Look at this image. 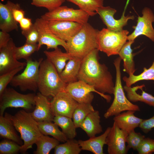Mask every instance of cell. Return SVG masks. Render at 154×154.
<instances>
[{"label": "cell", "instance_id": "cell-1", "mask_svg": "<svg viewBox=\"0 0 154 154\" xmlns=\"http://www.w3.org/2000/svg\"><path fill=\"white\" fill-rule=\"evenodd\" d=\"M99 51L95 49L83 58L78 79L101 93L113 94L115 84L112 76L106 65L100 62Z\"/></svg>", "mask_w": 154, "mask_h": 154}, {"label": "cell", "instance_id": "cell-2", "mask_svg": "<svg viewBox=\"0 0 154 154\" xmlns=\"http://www.w3.org/2000/svg\"><path fill=\"white\" fill-rule=\"evenodd\" d=\"M11 118L23 141L20 151L24 153L32 148L33 145L43 134L39 129L38 122L33 118L31 113L24 110H20L14 115H11Z\"/></svg>", "mask_w": 154, "mask_h": 154}, {"label": "cell", "instance_id": "cell-3", "mask_svg": "<svg viewBox=\"0 0 154 154\" xmlns=\"http://www.w3.org/2000/svg\"><path fill=\"white\" fill-rule=\"evenodd\" d=\"M98 31L88 23L83 25L80 31L66 42L67 52L82 59L92 50L97 49Z\"/></svg>", "mask_w": 154, "mask_h": 154}, {"label": "cell", "instance_id": "cell-4", "mask_svg": "<svg viewBox=\"0 0 154 154\" xmlns=\"http://www.w3.org/2000/svg\"><path fill=\"white\" fill-rule=\"evenodd\" d=\"M67 84L52 64L47 59L43 60L39 68L38 88L39 92L47 97H53L64 91Z\"/></svg>", "mask_w": 154, "mask_h": 154}, {"label": "cell", "instance_id": "cell-5", "mask_svg": "<svg viewBox=\"0 0 154 154\" xmlns=\"http://www.w3.org/2000/svg\"><path fill=\"white\" fill-rule=\"evenodd\" d=\"M121 59L119 57L114 60V64L116 71V79L113 94L114 99L112 103L104 114L106 119L117 115L128 110L140 111L139 107L132 103L125 95L121 83L120 65Z\"/></svg>", "mask_w": 154, "mask_h": 154}, {"label": "cell", "instance_id": "cell-6", "mask_svg": "<svg viewBox=\"0 0 154 154\" xmlns=\"http://www.w3.org/2000/svg\"><path fill=\"white\" fill-rule=\"evenodd\" d=\"M129 33L127 30L114 31L104 28L98 32L97 49L108 57L118 55L127 40Z\"/></svg>", "mask_w": 154, "mask_h": 154}, {"label": "cell", "instance_id": "cell-7", "mask_svg": "<svg viewBox=\"0 0 154 154\" xmlns=\"http://www.w3.org/2000/svg\"><path fill=\"white\" fill-rule=\"evenodd\" d=\"M43 59L33 60L31 57L26 60L27 64L23 71L15 75L10 83L15 87H18L21 91L27 90L36 92L38 89V82L39 68Z\"/></svg>", "mask_w": 154, "mask_h": 154}, {"label": "cell", "instance_id": "cell-8", "mask_svg": "<svg viewBox=\"0 0 154 154\" xmlns=\"http://www.w3.org/2000/svg\"><path fill=\"white\" fill-rule=\"evenodd\" d=\"M33 93L23 94L12 88H6L0 96V115H3L6 109L9 108H22L30 111L35 106Z\"/></svg>", "mask_w": 154, "mask_h": 154}, {"label": "cell", "instance_id": "cell-9", "mask_svg": "<svg viewBox=\"0 0 154 154\" xmlns=\"http://www.w3.org/2000/svg\"><path fill=\"white\" fill-rule=\"evenodd\" d=\"M64 91L78 103L91 104L94 98L93 92L99 94L108 103L112 99L110 96L98 92L93 87L81 80L67 84Z\"/></svg>", "mask_w": 154, "mask_h": 154}, {"label": "cell", "instance_id": "cell-10", "mask_svg": "<svg viewBox=\"0 0 154 154\" xmlns=\"http://www.w3.org/2000/svg\"><path fill=\"white\" fill-rule=\"evenodd\" d=\"M89 17L87 13L80 9H74L66 6H60L45 13L41 17L47 21H67L84 25L88 23Z\"/></svg>", "mask_w": 154, "mask_h": 154}, {"label": "cell", "instance_id": "cell-11", "mask_svg": "<svg viewBox=\"0 0 154 154\" xmlns=\"http://www.w3.org/2000/svg\"><path fill=\"white\" fill-rule=\"evenodd\" d=\"M142 15L138 16L136 26L132 28L134 31L128 35L127 40H133L138 37L145 35L154 42V29L152 23L154 22V14L149 8L145 7L142 11Z\"/></svg>", "mask_w": 154, "mask_h": 154}, {"label": "cell", "instance_id": "cell-12", "mask_svg": "<svg viewBox=\"0 0 154 154\" xmlns=\"http://www.w3.org/2000/svg\"><path fill=\"white\" fill-rule=\"evenodd\" d=\"M34 23L39 34L38 42L39 50L44 45L46 46L47 49H54L58 46H61L68 52L66 42L57 37L51 32L48 27L47 21L40 17L36 19Z\"/></svg>", "mask_w": 154, "mask_h": 154}, {"label": "cell", "instance_id": "cell-13", "mask_svg": "<svg viewBox=\"0 0 154 154\" xmlns=\"http://www.w3.org/2000/svg\"><path fill=\"white\" fill-rule=\"evenodd\" d=\"M128 133L119 128L114 122L106 139L109 154H125L129 150L126 145Z\"/></svg>", "mask_w": 154, "mask_h": 154}, {"label": "cell", "instance_id": "cell-14", "mask_svg": "<svg viewBox=\"0 0 154 154\" xmlns=\"http://www.w3.org/2000/svg\"><path fill=\"white\" fill-rule=\"evenodd\" d=\"M54 116H62L72 118L73 112L78 103L65 91L59 93L50 102Z\"/></svg>", "mask_w": 154, "mask_h": 154}, {"label": "cell", "instance_id": "cell-15", "mask_svg": "<svg viewBox=\"0 0 154 154\" xmlns=\"http://www.w3.org/2000/svg\"><path fill=\"white\" fill-rule=\"evenodd\" d=\"M126 6L121 18L118 19H114V15L117 12L115 9L110 6H104L98 8L96 11L103 22L106 26L107 28L111 31H118L122 30L123 27L127 24L130 19L133 20V15H125Z\"/></svg>", "mask_w": 154, "mask_h": 154}, {"label": "cell", "instance_id": "cell-16", "mask_svg": "<svg viewBox=\"0 0 154 154\" xmlns=\"http://www.w3.org/2000/svg\"><path fill=\"white\" fill-rule=\"evenodd\" d=\"M16 47L11 38L7 45L0 48V75L21 66H26V62H20L17 59Z\"/></svg>", "mask_w": 154, "mask_h": 154}, {"label": "cell", "instance_id": "cell-17", "mask_svg": "<svg viewBox=\"0 0 154 154\" xmlns=\"http://www.w3.org/2000/svg\"><path fill=\"white\" fill-rule=\"evenodd\" d=\"M48 24L51 32L57 37L66 42L81 29L83 25L70 21L51 20Z\"/></svg>", "mask_w": 154, "mask_h": 154}, {"label": "cell", "instance_id": "cell-18", "mask_svg": "<svg viewBox=\"0 0 154 154\" xmlns=\"http://www.w3.org/2000/svg\"><path fill=\"white\" fill-rule=\"evenodd\" d=\"M35 100V109L31 113L34 119L37 122L53 121L54 116L47 97L39 92L36 95Z\"/></svg>", "mask_w": 154, "mask_h": 154}, {"label": "cell", "instance_id": "cell-19", "mask_svg": "<svg viewBox=\"0 0 154 154\" xmlns=\"http://www.w3.org/2000/svg\"><path fill=\"white\" fill-rule=\"evenodd\" d=\"M135 112L128 110L115 116L113 119L114 122L119 128L128 134L139 127L143 119L135 116Z\"/></svg>", "mask_w": 154, "mask_h": 154}, {"label": "cell", "instance_id": "cell-20", "mask_svg": "<svg viewBox=\"0 0 154 154\" xmlns=\"http://www.w3.org/2000/svg\"><path fill=\"white\" fill-rule=\"evenodd\" d=\"M111 127H108L101 135L90 137L86 140H79L78 143L82 150L90 151L94 154H103V147Z\"/></svg>", "mask_w": 154, "mask_h": 154}, {"label": "cell", "instance_id": "cell-21", "mask_svg": "<svg viewBox=\"0 0 154 154\" xmlns=\"http://www.w3.org/2000/svg\"><path fill=\"white\" fill-rule=\"evenodd\" d=\"M79 128L82 129L89 137L103 131L100 124V117L99 112L95 110L90 113L81 124Z\"/></svg>", "mask_w": 154, "mask_h": 154}, {"label": "cell", "instance_id": "cell-22", "mask_svg": "<svg viewBox=\"0 0 154 154\" xmlns=\"http://www.w3.org/2000/svg\"><path fill=\"white\" fill-rule=\"evenodd\" d=\"M11 115L5 113L4 115L0 116V135L4 139L14 141L21 146L23 143L17 133Z\"/></svg>", "mask_w": 154, "mask_h": 154}, {"label": "cell", "instance_id": "cell-23", "mask_svg": "<svg viewBox=\"0 0 154 154\" xmlns=\"http://www.w3.org/2000/svg\"><path fill=\"white\" fill-rule=\"evenodd\" d=\"M131 87L126 85L123 87L127 93V97L131 102H140L144 103L154 108V96L145 92L143 88L145 87L143 84Z\"/></svg>", "mask_w": 154, "mask_h": 154}, {"label": "cell", "instance_id": "cell-24", "mask_svg": "<svg viewBox=\"0 0 154 154\" xmlns=\"http://www.w3.org/2000/svg\"><path fill=\"white\" fill-rule=\"evenodd\" d=\"M82 59L73 56L66 64L65 67L59 74L62 80L66 84L78 80V75Z\"/></svg>", "mask_w": 154, "mask_h": 154}, {"label": "cell", "instance_id": "cell-25", "mask_svg": "<svg viewBox=\"0 0 154 154\" xmlns=\"http://www.w3.org/2000/svg\"><path fill=\"white\" fill-rule=\"evenodd\" d=\"M18 23L14 19L11 9L8 4L0 2V30L7 33L14 30H17Z\"/></svg>", "mask_w": 154, "mask_h": 154}, {"label": "cell", "instance_id": "cell-26", "mask_svg": "<svg viewBox=\"0 0 154 154\" xmlns=\"http://www.w3.org/2000/svg\"><path fill=\"white\" fill-rule=\"evenodd\" d=\"M46 58L54 66L60 74L64 68L66 62L73 56L69 53L64 52L58 47L52 51L43 52Z\"/></svg>", "mask_w": 154, "mask_h": 154}, {"label": "cell", "instance_id": "cell-27", "mask_svg": "<svg viewBox=\"0 0 154 154\" xmlns=\"http://www.w3.org/2000/svg\"><path fill=\"white\" fill-rule=\"evenodd\" d=\"M133 40H128L125 43L119 51L118 55L123 62V71L129 75L134 74L136 71L133 60L134 56L131 46Z\"/></svg>", "mask_w": 154, "mask_h": 154}, {"label": "cell", "instance_id": "cell-28", "mask_svg": "<svg viewBox=\"0 0 154 154\" xmlns=\"http://www.w3.org/2000/svg\"><path fill=\"white\" fill-rule=\"evenodd\" d=\"M38 125L41 133L45 135H50L59 142H65L68 139L64 133L58 128V126L52 121L38 122Z\"/></svg>", "mask_w": 154, "mask_h": 154}, {"label": "cell", "instance_id": "cell-29", "mask_svg": "<svg viewBox=\"0 0 154 154\" xmlns=\"http://www.w3.org/2000/svg\"><path fill=\"white\" fill-rule=\"evenodd\" d=\"M62 129L68 139H74L77 135L76 128L72 118L62 116L54 117L53 121Z\"/></svg>", "mask_w": 154, "mask_h": 154}, {"label": "cell", "instance_id": "cell-30", "mask_svg": "<svg viewBox=\"0 0 154 154\" xmlns=\"http://www.w3.org/2000/svg\"><path fill=\"white\" fill-rule=\"evenodd\" d=\"M59 141L54 137L42 135L37 140L35 144L37 148L35 154H48L50 151L59 144Z\"/></svg>", "mask_w": 154, "mask_h": 154}, {"label": "cell", "instance_id": "cell-31", "mask_svg": "<svg viewBox=\"0 0 154 154\" xmlns=\"http://www.w3.org/2000/svg\"><path fill=\"white\" fill-rule=\"evenodd\" d=\"M75 4L80 9L87 13L90 16H93L97 13V9L102 7L103 0H67Z\"/></svg>", "mask_w": 154, "mask_h": 154}, {"label": "cell", "instance_id": "cell-32", "mask_svg": "<svg viewBox=\"0 0 154 154\" xmlns=\"http://www.w3.org/2000/svg\"><path fill=\"white\" fill-rule=\"evenodd\" d=\"M94 110L91 104L78 103L72 116L76 127L79 128L81 124L87 116Z\"/></svg>", "mask_w": 154, "mask_h": 154}, {"label": "cell", "instance_id": "cell-33", "mask_svg": "<svg viewBox=\"0 0 154 154\" xmlns=\"http://www.w3.org/2000/svg\"><path fill=\"white\" fill-rule=\"evenodd\" d=\"M126 85L128 87L135 83L143 80H153L154 81V59L151 65L148 69L144 67L143 71L140 74L135 75L134 74L129 75L127 77L124 76L123 78Z\"/></svg>", "mask_w": 154, "mask_h": 154}, {"label": "cell", "instance_id": "cell-34", "mask_svg": "<svg viewBox=\"0 0 154 154\" xmlns=\"http://www.w3.org/2000/svg\"><path fill=\"white\" fill-rule=\"evenodd\" d=\"M82 150L78 141L68 139L64 143L59 144L54 148L55 154H79Z\"/></svg>", "mask_w": 154, "mask_h": 154}, {"label": "cell", "instance_id": "cell-35", "mask_svg": "<svg viewBox=\"0 0 154 154\" xmlns=\"http://www.w3.org/2000/svg\"><path fill=\"white\" fill-rule=\"evenodd\" d=\"M39 50L38 44L26 42L23 46L16 47V56L17 60L23 59L26 60L30 58L34 52Z\"/></svg>", "mask_w": 154, "mask_h": 154}, {"label": "cell", "instance_id": "cell-36", "mask_svg": "<svg viewBox=\"0 0 154 154\" xmlns=\"http://www.w3.org/2000/svg\"><path fill=\"white\" fill-rule=\"evenodd\" d=\"M21 146L13 141L5 139L0 142V154H15L20 151Z\"/></svg>", "mask_w": 154, "mask_h": 154}, {"label": "cell", "instance_id": "cell-37", "mask_svg": "<svg viewBox=\"0 0 154 154\" xmlns=\"http://www.w3.org/2000/svg\"><path fill=\"white\" fill-rule=\"evenodd\" d=\"M145 137V136L140 133L135 132V130L130 132L128 134L126 139L128 150L132 149L137 151Z\"/></svg>", "mask_w": 154, "mask_h": 154}, {"label": "cell", "instance_id": "cell-38", "mask_svg": "<svg viewBox=\"0 0 154 154\" xmlns=\"http://www.w3.org/2000/svg\"><path fill=\"white\" fill-rule=\"evenodd\" d=\"M24 66H21L5 74L0 75V96L1 95L7 85L19 71L24 68Z\"/></svg>", "mask_w": 154, "mask_h": 154}, {"label": "cell", "instance_id": "cell-39", "mask_svg": "<svg viewBox=\"0 0 154 154\" xmlns=\"http://www.w3.org/2000/svg\"><path fill=\"white\" fill-rule=\"evenodd\" d=\"M32 5L38 7H42L47 9L48 11L54 9L61 6L65 0H32Z\"/></svg>", "mask_w": 154, "mask_h": 154}, {"label": "cell", "instance_id": "cell-40", "mask_svg": "<svg viewBox=\"0 0 154 154\" xmlns=\"http://www.w3.org/2000/svg\"><path fill=\"white\" fill-rule=\"evenodd\" d=\"M21 33L26 39V42L31 44H36L38 42L39 34L34 23L29 29L22 31Z\"/></svg>", "mask_w": 154, "mask_h": 154}, {"label": "cell", "instance_id": "cell-41", "mask_svg": "<svg viewBox=\"0 0 154 154\" xmlns=\"http://www.w3.org/2000/svg\"><path fill=\"white\" fill-rule=\"evenodd\" d=\"M137 151L139 154H150L154 153V140L145 137Z\"/></svg>", "mask_w": 154, "mask_h": 154}, {"label": "cell", "instance_id": "cell-42", "mask_svg": "<svg viewBox=\"0 0 154 154\" xmlns=\"http://www.w3.org/2000/svg\"><path fill=\"white\" fill-rule=\"evenodd\" d=\"M7 3L11 9L14 19L19 23L25 17V11L21 8L20 5L18 3H15L9 1H8Z\"/></svg>", "mask_w": 154, "mask_h": 154}, {"label": "cell", "instance_id": "cell-43", "mask_svg": "<svg viewBox=\"0 0 154 154\" xmlns=\"http://www.w3.org/2000/svg\"><path fill=\"white\" fill-rule=\"evenodd\" d=\"M139 127L144 133L149 132L154 128V116L149 119H143Z\"/></svg>", "mask_w": 154, "mask_h": 154}, {"label": "cell", "instance_id": "cell-44", "mask_svg": "<svg viewBox=\"0 0 154 154\" xmlns=\"http://www.w3.org/2000/svg\"><path fill=\"white\" fill-rule=\"evenodd\" d=\"M19 23L22 31H26L29 29L33 24L31 19L25 17Z\"/></svg>", "mask_w": 154, "mask_h": 154}, {"label": "cell", "instance_id": "cell-45", "mask_svg": "<svg viewBox=\"0 0 154 154\" xmlns=\"http://www.w3.org/2000/svg\"><path fill=\"white\" fill-rule=\"evenodd\" d=\"M9 33L0 31V48L7 45L11 38Z\"/></svg>", "mask_w": 154, "mask_h": 154}]
</instances>
